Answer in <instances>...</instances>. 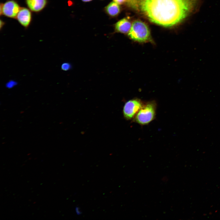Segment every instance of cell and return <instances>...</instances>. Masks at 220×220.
<instances>
[{"mask_svg": "<svg viewBox=\"0 0 220 220\" xmlns=\"http://www.w3.org/2000/svg\"><path fill=\"white\" fill-rule=\"evenodd\" d=\"M71 68L70 64L68 63H63L61 66V69L65 71L69 70Z\"/></svg>", "mask_w": 220, "mask_h": 220, "instance_id": "10", "label": "cell"}, {"mask_svg": "<svg viewBox=\"0 0 220 220\" xmlns=\"http://www.w3.org/2000/svg\"><path fill=\"white\" fill-rule=\"evenodd\" d=\"M106 11L110 16H115L119 13L120 7L118 4L115 2L110 3L106 7Z\"/></svg>", "mask_w": 220, "mask_h": 220, "instance_id": "9", "label": "cell"}, {"mask_svg": "<svg viewBox=\"0 0 220 220\" xmlns=\"http://www.w3.org/2000/svg\"><path fill=\"white\" fill-rule=\"evenodd\" d=\"M113 1L118 4H121L124 3L126 0H113Z\"/></svg>", "mask_w": 220, "mask_h": 220, "instance_id": "12", "label": "cell"}, {"mask_svg": "<svg viewBox=\"0 0 220 220\" xmlns=\"http://www.w3.org/2000/svg\"><path fill=\"white\" fill-rule=\"evenodd\" d=\"M156 104L154 101H151L143 105L134 116V121L138 124H147L153 120L156 116Z\"/></svg>", "mask_w": 220, "mask_h": 220, "instance_id": "3", "label": "cell"}, {"mask_svg": "<svg viewBox=\"0 0 220 220\" xmlns=\"http://www.w3.org/2000/svg\"><path fill=\"white\" fill-rule=\"evenodd\" d=\"M82 1L84 2H88L91 1L92 0H82Z\"/></svg>", "mask_w": 220, "mask_h": 220, "instance_id": "14", "label": "cell"}, {"mask_svg": "<svg viewBox=\"0 0 220 220\" xmlns=\"http://www.w3.org/2000/svg\"><path fill=\"white\" fill-rule=\"evenodd\" d=\"M198 0H142L140 8L151 22L165 27L181 22L192 12Z\"/></svg>", "mask_w": 220, "mask_h": 220, "instance_id": "1", "label": "cell"}, {"mask_svg": "<svg viewBox=\"0 0 220 220\" xmlns=\"http://www.w3.org/2000/svg\"><path fill=\"white\" fill-rule=\"evenodd\" d=\"M16 84L17 83L16 82L11 80L7 83L6 86L7 88H10L14 87Z\"/></svg>", "mask_w": 220, "mask_h": 220, "instance_id": "11", "label": "cell"}, {"mask_svg": "<svg viewBox=\"0 0 220 220\" xmlns=\"http://www.w3.org/2000/svg\"><path fill=\"white\" fill-rule=\"evenodd\" d=\"M26 3L30 10L38 12L45 8L47 2V0H26Z\"/></svg>", "mask_w": 220, "mask_h": 220, "instance_id": "7", "label": "cell"}, {"mask_svg": "<svg viewBox=\"0 0 220 220\" xmlns=\"http://www.w3.org/2000/svg\"><path fill=\"white\" fill-rule=\"evenodd\" d=\"M0 15L11 18L16 17L20 9L19 4L13 0H8L0 4Z\"/></svg>", "mask_w": 220, "mask_h": 220, "instance_id": "5", "label": "cell"}, {"mask_svg": "<svg viewBox=\"0 0 220 220\" xmlns=\"http://www.w3.org/2000/svg\"><path fill=\"white\" fill-rule=\"evenodd\" d=\"M143 105L142 102L137 99L127 101L125 104L123 109V114L124 118L127 120L134 119Z\"/></svg>", "mask_w": 220, "mask_h": 220, "instance_id": "4", "label": "cell"}, {"mask_svg": "<svg viewBox=\"0 0 220 220\" xmlns=\"http://www.w3.org/2000/svg\"><path fill=\"white\" fill-rule=\"evenodd\" d=\"M128 35L133 40L139 42H145L151 39L150 33L147 26L140 20L134 21L132 24Z\"/></svg>", "mask_w": 220, "mask_h": 220, "instance_id": "2", "label": "cell"}, {"mask_svg": "<svg viewBox=\"0 0 220 220\" xmlns=\"http://www.w3.org/2000/svg\"><path fill=\"white\" fill-rule=\"evenodd\" d=\"M131 27L130 22L124 18L118 21L115 25V28L118 32L126 33L130 31Z\"/></svg>", "mask_w": 220, "mask_h": 220, "instance_id": "8", "label": "cell"}, {"mask_svg": "<svg viewBox=\"0 0 220 220\" xmlns=\"http://www.w3.org/2000/svg\"><path fill=\"white\" fill-rule=\"evenodd\" d=\"M19 23L27 28L30 24L31 20V13L28 9L21 8L16 17Z\"/></svg>", "mask_w": 220, "mask_h": 220, "instance_id": "6", "label": "cell"}, {"mask_svg": "<svg viewBox=\"0 0 220 220\" xmlns=\"http://www.w3.org/2000/svg\"><path fill=\"white\" fill-rule=\"evenodd\" d=\"M76 212L77 215H80L81 214V212L80 211L79 209V207H76L75 208Z\"/></svg>", "mask_w": 220, "mask_h": 220, "instance_id": "13", "label": "cell"}]
</instances>
